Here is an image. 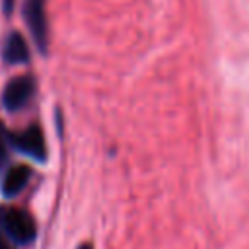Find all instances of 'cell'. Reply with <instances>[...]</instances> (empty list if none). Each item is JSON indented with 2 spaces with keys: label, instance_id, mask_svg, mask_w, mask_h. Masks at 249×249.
<instances>
[{
  "label": "cell",
  "instance_id": "6da1fadb",
  "mask_svg": "<svg viewBox=\"0 0 249 249\" xmlns=\"http://www.w3.org/2000/svg\"><path fill=\"white\" fill-rule=\"evenodd\" d=\"M0 228L18 245H29L37 237V224L27 210L21 208H0Z\"/></svg>",
  "mask_w": 249,
  "mask_h": 249
},
{
  "label": "cell",
  "instance_id": "7a4b0ae2",
  "mask_svg": "<svg viewBox=\"0 0 249 249\" xmlns=\"http://www.w3.org/2000/svg\"><path fill=\"white\" fill-rule=\"evenodd\" d=\"M10 136V146L33 160L45 161L47 160V144H45V134L37 123L27 126L25 130L18 132H8Z\"/></svg>",
  "mask_w": 249,
  "mask_h": 249
},
{
  "label": "cell",
  "instance_id": "3957f363",
  "mask_svg": "<svg viewBox=\"0 0 249 249\" xmlns=\"http://www.w3.org/2000/svg\"><path fill=\"white\" fill-rule=\"evenodd\" d=\"M37 89V82L31 74H23V76H16L14 80H10L4 88L2 93V105L8 111H19L23 109L35 95Z\"/></svg>",
  "mask_w": 249,
  "mask_h": 249
},
{
  "label": "cell",
  "instance_id": "277c9868",
  "mask_svg": "<svg viewBox=\"0 0 249 249\" xmlns=\"http://www.w3.org/2000/svg\"><path fill=\"white\" fill-rule=\"evenodd\" d=\"M23 16L27 21V27L33 35L35 45L41 53H47L49 47V23H47V10L45 0H25L23 4Z\"/></svg>",
  "mask_w": 249,
  "mask_h": 249
},
{
  "label": "cell",
  "instance_id": "5b68a950",
  "mask_svg": "<svg viewBox=\"0 0 249 249\" xmlns=\"http://www.w3.org/2000/svg\"><path fill=\"white\" fill-rule=\"evenodd\" d=\"M29 179H31V167L21 165V163L10 167L4 175V181H2V195L6 198H12V196L19 195Z\"/></svg>",
  "mask_w": 249,
  "mask_h": 249
},
{
  "label": "cell",
  "instance_id": "8992f818",
  "mask_svg": "<svg viewBox=\"0 0 249 249\" xmlns=\"http://www.w3.org/2000/svg\"><path fill=\"white\" fill-rule=\"evenodd\" d=\"M2 54H4V60L8 64H23V62H27L29 60V49H27L25 39L18 31L10 33V37H6Z\"/></svg>",
  "mask_w": 249,
  "mask_h": 249
},
{
  "label": "cell",
  "instance_id": "52a82bcc",
  "mask_svg": "<svg viewBox=\"0 0 249 249\" xmlns=\"http://www.w3.org/2000/svg\"><path fill=\"white\" fill-rule=\"evenodd\" d=\"M8 146H10V136L8 130L4 128V123L0 121V173L4 171V165L8 161Z\"/></svg>",
  "mask_w": 249,
  "mask_h": 249
},
{
  "label": "cell",
  "instance_id": "ba28073f",
  "mask_svg": "<svg viewBox=\"0 0 249 249\" xmlns=\"http://www.w3.org/2000/svg\"><path fill=\"white\" fill-rule=\"evenodd\" d=\"M0 249H14V241L2 231V228H0Z\"/></svg>",
  "mask_w": 249,
  "mask_h": 249
},
{
  "label": "cell",
  "instance_id": "9c48e42d",
  "mask_svg": "<svg viewBox=\"0 0 249 249\" xmlns=\"http://www.w3.org/2000/svg\"><path fill=\"white\" fill-rule=\"evenodd\" d=\"M2 6H4V14H10L12 8H14V0H4Z\"/></svg>",
  "mask_w": 249,
  "mask_h": 249
},
{
  "label": "cell",
  "instance_id": "30bf717a",
  "mask_svg": "<svg viewBox=\"0 0 249 249\" xmlns=\"http://www.w3.org/2000/svg\"><path fill=\"white\" fill-rule=\"evenodd\" d=\"M78 249H93V245L91 243H80Z\"/></svg>",
  "mask_w": 249,
  "mask_h": 249
}]
</instances>
